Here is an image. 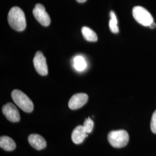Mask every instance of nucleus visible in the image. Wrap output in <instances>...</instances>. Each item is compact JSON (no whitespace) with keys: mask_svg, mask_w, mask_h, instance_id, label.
Listing matches in <instances>:
<instances>
[{"mask_svg":"<svg viewBox=\"0 0 156 156\" xmlns=\"http://www.w3.org/2000/svg\"><path fill=\"white\" fill-rule=\"evenodd\" d=\"M9 26L17 31H22L26 27V20L24 12L18 6L12 7L8 13Z\"/></svg>","mask_w":156,"mask_h":156,"instance_id":"obj_1","label":"nucleus"},{"mask_svg":"<svg viewBox=\"0 0 156 156\" xmlns=\"http://www.w3.org/2000/svg\"><path fill=\"white\" fill-rule=\"evenodd\" d=\"M14 102L23 111L31 113L33 111L34 104L28 96L19 90H14L11 93Z\"/></svg>","mask_w":156,"mask_h":156,"instance_id":"obj_2","label":"nucleus"},{"mask_svg":"<svg viewBox=\"0 0 156 156\" xmlns=\"http://www.w3.org/2000/svg\"><path fill=\"white\" fill-rule=\"evenodd\" d=\"M108 140L113 147L122 148L128 144L129 135L128 133L123 129L112 131L108 135Z\"/></svg>","mask_w":156,"mask_h":156,"instance_id":"obj_3","label":"nucleus"},{"mask_svg":"<svg viewBox=\"0 0 156 156\" xmlns=\"http://www.w3.org/2000/svg\"><path fill=\"white\" fill-rule=\"evenodd\" d=\"M133 15L135 20L144 26L149 27L153 22L151 15L142 6H134L133 9Z\"/></svg>","mask_w":156,"mask_h":156,"instance_id":"obj_4","label":"nucleus"},{"mask_svg":"<svg viewBox=\"0 0 156 156\" xmlns=\"http://www.w3.org/2000/svg\"><path fill=\"white\" fill-rule=\"evenodd\" d=\"M33 15L35 19L44 26H48L50 24V18L49 14L45 10L44 6L37 4L34 8Z\"/></svg>","mask_w":156,"mask_h":156,"instance_id":"obj_5","label":"nucleus"},{"mask_svg":"<svg viewBox=\"0 0 156 156\" xmlns=\"http://www.w3.org/2000/svg\"><path fill=\"white\" fill-rule=\"evenodd\" d=\"M34 66L37 72L41 76H46L48 73V66L45 56L43 53L38 51L34 57Z\"/></svg>","mask_w":156,"mask_h":156,"instance_id":"obj_6","label":"nucleus"},{"mask_svg":"<svg viewBox=\"0 0 156 156\" xmlns=\"http://www.w3.org/2000/svg\"><path fill=\"white\" fill-rule=\"evenodd\" d=\"M2 111L6 118L12 123H16L20 121V116L19 112L13 104L7 103L4 105L2 108Z\"/></svg>","mask_w":156,"mask_h":156,"instance_id":"obj_7","label":"nucleus"},{"mask_svg":"<svg viewBox=\"0 0 156 156\" xmlns=\"http://www.w3.org/2000/svg\"><path fill=\"white\" fill-rule=\"evenodd\" d=\"M88 95L85 93H77L73 95L68 102V106L72 110H76L84 106L88 101Z\"/></svg>","mask_w":156,"mask_h":156,"instance_id":"obj_8","label":"nucleus"},{"mask_svg":"<svg viewBox=\"0 0 156 156\" xmlns=\"http://www.w3.org/2000/svg\"><path fill=\"white\" fill-rule=\"evenodd\" d=\"M28 140L30 145L37 151L44 149L46 146V142L44 138L39 134H33L29 135Z\"/></svg>","mask_w":156,"mask_h":156,"instance_id":"obj_9","label":"nucleus"},{"mask_svg":"<svg viewBox=\"0 0 156 156\" xmlns=\"http://www.w3.org/2000/svg\"><path fill=\"white\" fill-rule=\"evenodd\" d=\"M87 133L83 126H78L73 130L71 138L73 142L75 144H80L83 142L86 137Z\"/></svg>","mask_w":156,"mask_h":156,"instance_id":"obj_10","label":"nucleus"},{"mask_svg":"<svg viewBox=\"0 0 156 156\" xmlns=\"http://www.w3.org/2000/svg\"><path fill=\"white\" fill-rule=\"evenodd\" d=\"M0 147L5 151H12L15 149L16 145L11 138L2 136L0 138Z\"/></svg>","mask_w":156,"mask_h":156,"instance_id":"obj_11","label":"nucleus"},{"mask_svg":"<svg viewBox=\"0 0 156 156\" xmlns=\"http://www.w3.org/2000/svg\"><path fill=\"white\" fill-rule=\"evenodd\" d=\"M73 66L76 71L79 72L83 71L87 67V63L83 57L76 56L73 59Z\"/></svg>","mask_w":156,"mask_h":156,"instance_id":"obj_12","label":"nucleus"},{"mask_svg":"<svg viewBox=\"0 0 156 156\" xmlns=\"http://www.w3.org/2000/svg\"><path fill=\"white\" fill-rule=\"evenodd\" d=\"M82 33L83 34L84 38L89 42H96L98 39V37L96 33L93 30L87 27H83L82 28Z\"/></svg>","mask_w":156,"mask_h":156,"instance_id":"obj_13","label":"nucleus"},{"mask_svg":"<svg viewBox=\"0 0 156 156\" xmlns=\"http://www.w3.org/2000/svg\"><path fill=\"white\" fill-rule=\"evenodd\" d=\"M110 17L111 19L109 22V28L112 33L114 34L118 33L119 30L117 26V19L114 12L111 11L110 12Z\"/></svg>","mask_w":156,"mask_h":156,"instance_id":"obj_14","label":"nucleus"},{"mask_svg":"<svg viewBox=\"0 0 156 156\" xmlns=\"http://www.w3.org/2000/svg\"><path fill=\"white\" fill-rule=\"evenodd\" d=\"M83 126L84 129L86 130V133L87 134H89L90 133H91L94 127V122L90 117H88L87 119H85Z\"/></svg>","mask_w":156,"mask_h":156,"instance_id":"obj_15","label":"nucleus"},{"mask_svg":"<svg viewBox=\"0 0 156 156\" xmlns=\"http://www.w3.org/2000/svg\"><path fill=\"white\" fill-rule=\"evenodd\" d=\"M151 128L152 133L156 134V110L152 115L151 119Z\"/></svg>","mask_w":156,"mask_h":156,"instance_id":"obj_16","label":"nucleus"},{"mask_svg":"<svg viewBox=\"0 0 156 156\" xmlns=\"http://www.w3.org/2000/svg\"><path fill=\"white\" fill-rule=\"evenodd\" d=\"M149 27L151 28H152V29H153V28H154L156 27V24L153 22Z\"/></svg>","mask_w":156,"mask_h":156,"instance_id":"obj_17","label":"nucleus"},{"mask_svg":"<svg viewBox=\"0 0 156 156\" xmlns=\"http://www.w3.org/2000/svg\"><path fill=\"white\" fill-rule=\"evenodd\" d=\"M76 1L79 3H83L84 2H86L87 0H76Z\"/></svg>","mask_w":156,"mask_h":156,"instance_id":"obj_18","label":"nucleus"}]
</instances>
